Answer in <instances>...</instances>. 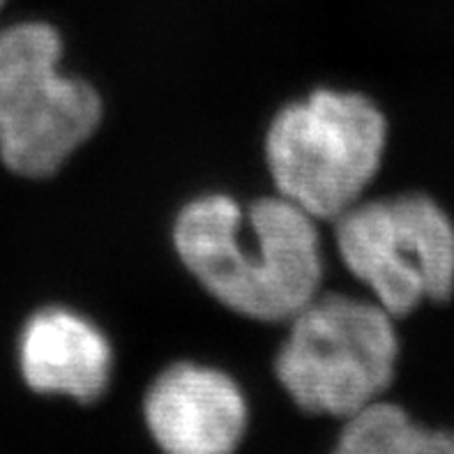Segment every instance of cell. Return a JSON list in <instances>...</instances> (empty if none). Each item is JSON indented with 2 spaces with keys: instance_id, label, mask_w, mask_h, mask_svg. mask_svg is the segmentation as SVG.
I'll return each mask as SVG.
<instances>
[{
  "instance_id": "1",
  "label": "cell",
  "mask_w": 454,
  "mask_h": 454,
  "mask_svg": "<svg viewBox=\"0 0 454 454\" xmlns=\"http://www.w3.org/2000/svg\"><path fill=\"white\" fill-rule=\"evenodd\" d=\"M173 245L207 294L240 317L291 321L321 288L317 219L279 194L247 207L224 194L194 199L176 219Z\"/></svg>"
},
{
  "instance_id": "2",
  "label": "cell",
  "mask_w": 454,
  "mask_h": 454,
  "mask_svg": "<svg viewBox=\"0 0 454 454\" xmlns=\"http://www.w3.org/2000/svg\"><path fill=\"white\" fill-rule=\"evenodd\" d=\"M399 351L395 317L376 300L317 295L291 318L275 376L300 413L344 422L386 399Z\"/></svg>"
},
{
  "instance_id": "3",
  "label": "cell",
  "mask_w": 454,
  "mask_h": 454,
  "mask_svg": "<svg viewBox=\"0 0 454 454\" xmlns=\"http://www.w3.org/2000/svg\"><path fill=\"white\" fill-rule=\"evenodd\" d=\"M387 144L383 111L360 92L317 90L277 114L265 157L279 196L317 219L360 201Z\"/></svg>"
},
{
  "instance_id": "4",
  "label": "cell",
  "mask_w": 454,
  "mask_h": 454,
  "mask_svg": "<svg viewBox=\"0 0 454 454\" xmlns=\"http://www.w3.org/2000/svg\"><path fill=\"white\" fill-rule=\"evenodd\" d=\"M53 26L21 21L0 30V161L14 176L49 178L95 134L102 99L60 69Z\"/></svg>"
},
{
  "instance_id": "5",
  "label": "cell",
  "mask_w": 454,
  "mask_h": 454,
  "mask_svg": "<svg viewBox=\"0 0 454 454\" xmlns=\"http://www.w3.org/2000/svg\"><path fill=\"white\" fill-rule=\"evenodd\" d=\"M344 265L395 318L454 291V224L422 194L357 201L334 219Z\"/></svg>"
},
{
  "instance_id": "6",
  "label": "cell",
  "mask_w": 454,
  "mask_h": 454,
  "mask_svg": "<svg viewBox=\"0 0 454 454\" xmlns=\"http://www.w3.org/2000/svg\"><path fill=\"white\" fill-rule=\"evenodd\" d=\"M145 438L160 454H240L252 406L236 379L201 363H173L141 402Z\"/></svg>"
},
{
  "instance_id": "7",
  "label": "cell",
  "mask_w": 454,
  "mask_h": 454,
  "mask_svg": "<svg viewBox=\"0 0 454 454\" xmlns=\"http://www.w3.org/2000/svg\"><path fill=\"white\" fill-rule=\"evenodd\" d=\"M17 364L23 386L35 395L90 406L109 390L114 351L86 317L65 307H46L21 328Z\"/></svg>"
},
{
  "instance_id": "8",
  "label": "cell",
  "mask_w": 454,
  "mask_h": 454,
  "mask_svg": "<svg viewBox=\"0 0 454 454\" xmlns=\"http://www.w3.org/2000/svg\"><path fill=\"white\" fill-rule=\"evenodd\" d=\"M330 454H454V429L425 425L402 403L379 399L340 422Z\"/></svg>"
},
{
  "instance_id": "9",
  "label": "cell",
  "mask_w": 454,
  "mask_h": 454,
  "mask_svg": "<svg viewBox=\"0 0 454 454\" xmlns=\"http://www.w3.org/2000/svg\"><path fill=\"white\" fill-rule=\"evenodd\" d=\"M3 5H5V0H0V10H3Z\"/></svg>"
}]
</instances>
